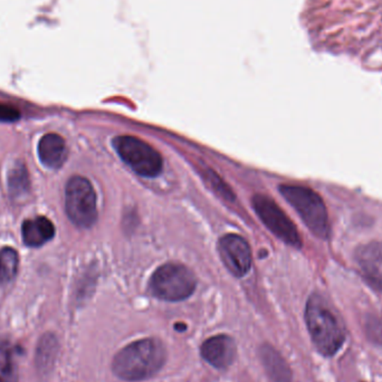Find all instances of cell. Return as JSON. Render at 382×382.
Returning <instances> with one entry per match:
<instances>
[{
  "instance_id": "1",
  "label": "cell",
  "mask_w": 382,
  "mask_h": 382,
  "mask_svg": "<svg viewBox=\"0 0 382 382\" xmlns=\"http://www.w3.org/2000/svg\"><path fill=\"white\" fill-rule=\"evenodd\" d=\"M167 351L158 339L148 338L128 344L113 357L112 370L124 381H142L163 369Z\"/></svg>"
},
{
  "instance_id": "2",
  "label": "cell",
  "mask_w": 382,
  "mask_h": 382,
  "mask_svg": "<svg viewBox=\"0 0 382 382\" xmlns=\"http://www.w3.org/2000/svg\"><path fill=\"white\" fill-rule=\"evenodd\" d=\"M306 321L312 341L322 355L331 357L341 349L346 341V327L325 297L313 294L308 299Z\"/></svg>"
},
{
  "instance_id": "3",
  "label": "cell",
  "mask_w": 382,
  "mask_h": 382,
  "mask_svg": "<svg viewBox=\"0 0 382 382\" xmlns=\"http://www.w3.org/2000/svg\"><path fill=\"white\" fill-rule=\"evenodd\" d=\"M280 193L300 214L301 219L312 234L321 240H327L330 234L329 214L325 203L313 190L302 186L282 184Z\"/></svg>"
},
{
  "instance_id": "4",
  "label": "cell",
  "mask_w": 382,
  "mask_h": 382,
  "mask_svg": "<svg viewBox=\"0 0 382 382\" xmlns=\"http://www.w3.org/2000/svg\"><path fill=\"white\" fill-rule=\"evenodd\" d=\"M197 285L193 273L182 264L169 263L152 274L150 291L160 300L179 302L193 294Z\"/></svg>"
},
{
  "instance_id": "5",
  "label": "cell",
  "mask_w": 382,
  "mask_h": 382,
  "mask_svg": "<svg viewBox=\"0 0 382 382\" xmlns=\"http://www.w3.org/2000/svg\"><path fill=\"white\" fill-rule=\"evenodd\" d=\"M112 144L122 161L139 176L154 178L163 171V158L144 141L135 137L122 135L113 139Z\"/></svg>"
},
{
  "instance_id": "6",
  "label": "cell",
  "mask_w": 382,
  "mask_h": 382,
  "mask_svg": "<svg viewBox=\"0 0 382 382\" xmlns=\"http://www.w3.org/2000/svg\"><path fill=\"white\" fill-rule=\"evenodd\" d=\"M65 208L71 223L90 228L97 218V196L91 182L83 177L69 179L65 189Z\"/></svg>"
},
{
  "instance_id": "7",
  "label": "cell",
  "mask_w": 382,
  "mask_h": 382,
  "mask_svg": "<svg viewBox=\"0 0 382 382\" xmlns=\"http://www.w3.org/2000/svg\"><path fill=\"white\" fill-rule=\"evenodd\" d=\"M253 207L263 224L278 238L292 247L300 248L302 246V240L296 227L275 201L267 196L256 195L253 198Z\"/></svg>"
},
{
  "instance_id": "8",
  "label": "cell",
  "mask_w": 382,
  "mask_h": 382,
  "mask_svg": "<svg viewBox=\"0 0 382 382\" xmlns=\"http://www.w3.org/2000/svg\"><path fill=\"white\" fill-rule=\"evenodd\" d=\"M218 252L224 265L233 275L243 278L252 267V252L247 242L238 235L221 237L218 243Z\"/></svg>"
},
{
  "instance_id": "9",
  "label": "cell",
  "mask_w": 382,
  "mask_h": 382,
  "mask_svg": "<svg viewBox=\"0 0 382 382\" xmlns=\"http://www.w3.org/2000/svg\"><path fill=\"white\" fill-rule=\"evenodd\" d=\"M201 357L205 361L218 369L224 370L231 366L236 357V343L226 334L212 336L201 344Z\"/></svg>"
},
{
  "instance_id": "10",
  "label": "cell",
  "mask_w": 382,
  "mask_h": 382,
  "mask_svg": "<svg viewBox=\"0 0 382 382\" xmlns=\"http://www.w3.org/2000/svg\"><path fill=\"white\" fill-rule=\"evenodd\" d=\"M357 261L369 283L382 289V243L372 242L359 248Z\"/></svg>"
},
{
  "instance_id": "11",
  "label": "cell",
  "mask_w": 382,
  "mask_h": 382,
  "mask_svg": "<svg viewBox=\"0 0 382 382\" xmlns=\"http://www.w3.org/2000/svg\"><path fill=\"white\" fill-rule=\"evenodd\" d=\"M67 143L61 135L48 133L39 143V156L43 165L50 169L61 168L67 159Z\"/></svg>"
},
{
  "instance_id": "12",
  "label": "cell",
  "mask_w": 382,
  "mask_h": 382,
  "mask_svg": "<svg viewBox=\"0 0 382 382\" xmlns=\"http://www.w3.org/2000/svg\"><path fill=\"white\" fill-rule=\"evenodd\" d=\"M22 240L29 247H39L52 240L55 227L48 218L36 217L24 221L22 227Z\"/></svg>"
},
{
  "instance_id": "13",
  "label": "cell",
  "mask_w": 382,
  "mask_h": 382,
  "mask_svg": "<svg viewBox=\"0 0 382 382\" xmlns=\"http://www.w3.org/2000/svg\"><path fill=\"white\" fill-rule=\"evenodd\" d=\"M261 360L267 374L274 382H292V372L284 357L270 344L261 346Z\"/></svg>"
},
{
  "instance_id": "14",
  "label": "cell",
  "mask_w": 382,
  "mask_h": 382,
  "mask_svg": "<svg viewBox=\"0 0 382 382\" xmlns=\"http://www.w3.org/2000/svg\"><path fill=\"white\" fill-rule=\"evenodd\" d=\"M0 382H18L15 349L5 340H0Z\"/></svg>"
},
{
  "instance_id": "15",
  "label": "cell",
  "mask_w": 382,
  "mask_h": 382,
  "mask_svg": "<svg viewBox=\"0 0 382 382\" xmlns=\"http://www.w3.org/2000/svg\"><path fill=\"white\" fill-rule=\"evenodd\" d=\"M58 343L55 336L53 334H45L39 341L36 355V363L43 371L50 369L54 364L56 355H57Z\"/></svg>"
},
{
  "instance_id": "16",
  "label": "cell",
  "mask_w": 382,
  "mask_h": 382,
  "mask_svg": "<svg viewBox=\"0 0 382 382\" xmlns=\"http://www.w3.org/2000/svg\"><path fill=\"white\" fill-rule=\"evenodd\" d=\"M18 271V254L11 247L0 250V285L11 283Z\"/></svg>"
},
{
  "instance_id": "17",
  "label": "cell",
  "mask_w": 382,
  "mask_h": 382,
  "mask_svg": "<svg viewBox=\"0 0 382 382\" xmlns=\"http://www.w3.org/2000/svg\"><path fill=\"white\" fill-rule=\"evenodd\" d=\"M29 176L27 169L22 163H17L11 169L8 177V187L11 195L14 198H20L29 191Z\"/></svg>"
},
{
  "instance_id": "18",
  "label": "cell",
  "mask_w": 382,
  "mask_h": 382,
  "mask_svg": "<svg viewBox=\"0 0 382 382\" xmlns=\"http://www.w3.org/2000/svg\"><path fill=\"white\" fill-rule=\"evenodd\" d=\"M20 118V111L9 105L0 104V122H15Z\"/></svg>"
},
{
  "instance_id": "19",
  "label": "cell",
  "mask_w": 382,
  "mask_h": 382,
  "mask_svg": "<svg viewBox=\"0 0 382 382\" xmlns=\"http://www.w3.org/2000/svg\"><path fill=\"white\" fill-rule=\"evenodd\" d=\"M184 329H186V325H176V330L177 331H184Z\"/></svg>"
}]
</instances>
